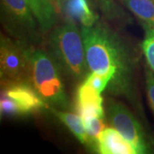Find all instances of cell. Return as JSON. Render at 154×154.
I'll return each instance as SVG.
<instances>
[{"instance_id": "6", "label": "cell", "mask_w": 154, "mask_h": 154, "mask_svg": "<svg viewBox=\"0 0 154 154\" xmlns=\"http://www.w3.org/2000/svg\"><path fill=\"white\" fill-rule=\"evenodd\" d=\"M28 48L5 34L0 37V77L2 88L15 84H29Z\"/></svg>"}, {"instance_id": "19", "label": "cell", "mask_w": 154, "mask_h": 154, "mask_svg": "<svg viewBox=\"0 0 154 154\" xmlns=\"http://www.w3.org/2000/svg\"><path fill=\"white\" fill-rule=\"evenodd\" d=\"M144 77L149 105L154 116V72L146 63L144 68Z\"/></svg>"}, {"instance_id": "16", "label": "cell", "mask_w": 154, "mask_h": 154, "mask_svg": "<svg viewBox=\"0 0 154 154\" xmlns=\"http://www.w3.org/2000/svg\"><path fill=\"white\" fill-rule=\"evenodd\" d=\"M144 29V38L140 48L142 51L146 63L154 72V28L145 22H140Z\"/></svg>"}, {"instance_id": "11", "label": "cell", "mask_w": 154, "mask_h": 154, "mask_svg": "<svg viewBox=\"0 0 154 154\" xmlns=\"http://www.w3.org/2000/svg\"><path fill=\"white\" fill-rule=\"evenodd\" d=\"M62 14L68 21L78 20L85 27H92L99 21L96 14L90 5L89 0H68L63 6Z\"/></svg>"}, {"instance_id": "5", "label": "cell", "mask_w": 154, "mask_h": 154, "mask_svg": "<svg viewBox=\"0 0 154 154\" xmlns=\"http://www.w3.org/2000/svg\"><path fill=\"white\" fill-rule=\"evenodd\" d=\"M106 116L113 128L134 149L136 154L154 153V137L146 130L139 116L121 102L110 99Z\"/></svg>"}, {"instance_id": "14", "label": "cell", "mask_w": 154, "mask_h": 154, "mask_svg": "<svg viewBox=\"0 0 154 154\" xmlns=\"http://www.w3.org/2000/svg\"><path fill=\"white\" fill-rule=\"evenodd\" d=\"M98 3L100 11L107 21L118 25H127L132 22V17L128 15L114 0H98Z\"/></svg>"}, {"instance_id": "21", "label": "cell", "mask_w": 154, "mask_h": 154, "mask_svg": "<svg viewBox=\"0 0 154 154\" xmlns=\"http://www.w3.org/2000/svg\"><path fill=\"white\" fill-rule=\"evenodd\" d=\"M52 1H53V2H54V0H52ZM54 4H55V3H54Z\"/></svg>"}, {"instance_id": "18", "label": "cell", "mask_w": 154, "mask_h": 154, "mask_svg": "<svg viewBox=\"0 0 154 154\" xmlns=\"http://www.w3.org/2000/svg\"><path fill=\"white\" fill-rule=\"evenodd\" d=\"M0 111H1V116H13L22 115V111L20 110L17 102L4 94H2L1 95Z\"/></svg>"}, {"instance_id": "7", "label": "cell", "mask_w": 154, "mask_h": 154, "mask_svg": "<svg viewBox=\"0 0 154 154\" xmlns=\"http://www.w3.org/2000/svg\"><path fill=\"white\" fill-rule=\"evenodd\" d=\"M2 94L17 102L22 115L49 108L28 83L15 84L2 88Z\"/></svg>"}, {"instance_id": "4", "label": "cell", "mask_w": 154, "mask_h": 154, "mask_svg": "<svg viewBox=\"0 0 154 154\" xmlns=\"http://www.w3.org/2000/svg\"><path fill=\"white\" fill-rule=\"evenodd\" d=\"M1 22L11 38L27 47H38L41 29L26 0H1Z\"/></svg>"}, {"instance_id": "12", "label": "cell", "mask_w": 154, "mask_h": 154, "mask_svg": "<svg viewBox=\"0 0 154 154\" xmlns=\"http://www.w3.org/2000/svg\"><path fill=\"white\" fill-rule=\"evenodd\" d=\"M50 111L58 118L65 126L71 131L76 139L83 145L89 146V140L86 132L82 116L68 111H63L57 109L55 107H49Z\"/></svg>"}, {"instance_id": "15", "label": "cell", "mask_w": 154, "mask_h": 154, "mask_svg": "<svg viewBox=\"0 0 154 154\" xmlns=\"http://www.w3.org/2000/svg\"><path fill=\"white\" fill-rule=\"evenodd\" d=\"M86 132L89 140V148L98 152V145L100 135L105 128L104 118L99 116H90L82 119Z\"/></svg>"}, {"instance_id": "3", "label": "cell", "mask_w": 154, "mask_h": 154, "mask_svg": "<svg viewBox=\"0 0 154 154\" xmlns=\"http://www.w3.org/2000/svg\"><path fill=\"white\" fill-rule=\"evenodd\" d=\"M29 85L48 107L69 108V99L58 65L53 57L39 47L28 48Z\"/></svg>"}, {"instance_id": "20", "label": "cell", "mask_w": 154, "mask_h": 154, "mask_svg": "<svg viewBox=\"0 0 154 154\" xmlns=\"http://www.w3.org/2000/svg\"><path fill=\"white\" fill-rule=\"evenodd\" d=\"M67 1L68 0H54V3H55V5L57 9V11L62 13V11L63 10V6H64Z\"/></svg>"}, {"instance_id": "9", "label": "cell", "mask_w": 154, "mask_h": 154, "mask_svg": "<svg viewBox=\"0 0 154 154\" xmlns=\"http://www.w3.org/2000/svg\"><path fill=\"white\" fill-rule=\"evenodd\" d=\"M98 152L101 154H136L132 146L115 128H105L100 135Z\"/></svg>"}, {"instance_id": "17", "label": "cell", "mask_w": 154, "mask_h": 154, "mask_svg": "<svg viewBox=\"0 0 154 154\" xmlns=\"http://www.w3.org/2000/svg\"><path fill=\"white\" fill-rule=\"evenodd\" d=\"M111 79L112 76L109 75H99L94 72H90L86 79L83 81V82L88 84V86L94 88L98 93L101 94L107 88Z\"/></svg>"}, {"instance_id": "8", "label": "cell", "mask_w": 154, "mask_h": 154, "mask_svg": "<svg viewBox=\"0 0 154 154\" xmlns=\"http://www.w3.org/2000/svg\"><path fill=\"white\" fill-rule=\"evenodd\" d=\"M76 111L82 119L90 116H99L105 119L101 94L83 82L77 88Z\"/></svg>"}, {"instance_id": "10", "label": "cell", "mask_w": 154, "mask_h": 154, "mask_svg": "<svg viewBox=\"0 0 154 154\" xmlns=\"http://www.w3.org/2000/svg\"><path fill=\"white\" fill-rule=\"evenodd\" d=\"M38 22L41 32L50 33L57 22V9L52 0H26Z\"/></svg>"}, {"instance_id": "13", "label": "cell", "mask_w": 154, "mask_h": 154, "mask_svg": "<svg viewBox=\"0 0 154 154\" xmlns=\"http://www.w3.org/2000/svg\"><path fill=\"white\" fill-rule=\"evenodd\" d=\"M140 22L154 28V0H122Z\"/></svg>"}, {"instance_id": "1", "label": "cell", "mask_w": 154, "mask_h": 154, "mask_svg": "<svg viewBox=\"0 0 154 154\" xmlns=\"http://www.w3.org/2000/svg\"><path fill=\"white\" fill-rule=\"evenodd\" d=\"M81 34L91 72L111 75L106 88L108 92L124 98L134 108L138 116L146 120L136 83L140 59L136 50L126 38L99 20L92 27L82 26Z\"/></svg>"}, {"instance_id": "2", "label": "cell", "mask_w": 154, "mask_h": 154, "mask_svg": "<svg viewBox=\"0 0 154 154\" xmlns=\"http://www.w3.org/2000/svg\"><path fill=\"white\" fill-rule=\"evenodd\" d=\"M48 48L63 75L72 82H82L91 72L82 34L74 22L68 21L50 32Z\"/></svg>"}]
</instances>
